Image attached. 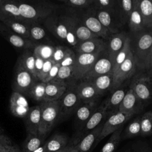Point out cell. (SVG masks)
I'll list each match as a JSON object with an SVG mask.
<instances>
[{
	"label": "cell",
	"mask_w": 152,
	"mask_h": 152,
	"mask_svg": "<svg viewBox=\"0 0 152 152\" xmlns=\"http://www.w3.org/2000/svg\"><path fill=\"white\" fill-rule=\"evenodd\" d=\"M21 16L30 23L44 21L58 9L59 6L46 1H17Z\"/></svg>",
	"instance_id": "1"
},
{
	"label": "cell",
	"mask_w": 152,
	"mask_h": 152,
	"mask_svg": "<svg viewBox=\"0 0 152 152\" xmlns=\"http://www.w3.org/2000/svg\"><path fill=\"white\" fill-rule=\"evenodd\" d=\"M76 11L67 8L66 13L58 15L54 12L43 22L46 28L57 39L65 41L68 30L79 20Z\"/></svg>",
	"instance_id": "2"
},
{
	"label": "cell",
	"mask_w": 152,
	"mask_h": 152,
	"mask_svg": "<svg viewBox=\"0 0 152 152\" xmlns=\"http://www.w3.org/2000/svg\"><path fill=\"white\" fill-rule=\"evenodd\" d=\"M131 46L138 69H143L145 59L152 47V27L134 33Z\"/></svg>",
	"instance_id": "3"
},
{
	"label": "cell",
	"mask_w": 152,
	"mask_h": 152,
	"mask_svg": "<svg viewBox=\"0 0 152 152\" xmlns=\"http://www.w3.org/2000/svg\"><path fill=\"white\" fill-rule=\"evenodd\" d=\"M131 89L145 107L152 100V74L144 69L137 70L131 77Z\"/></svg>",
	"instance_id": "4"
},
{
	"label": "cell",
	"mask_w": 152,
	"mask_h": 152,
	"mask_svg": "<svg viewBox=\"0 0 152 152\" xmlns=\"http://www.w3.org/2000/svg\"><path fill=\"white\" fill-rule=\"evenodd\" d=\"M41 115L38 134L46 137L51 131L56 122L59 120V106L58 100L43 102L39 104Z\"/></svg>",
	"instance_id": "5"
},
{
	"label": "cell",
	"mask_w": 152,
	"mask_h": 152,
	"mask_svg": "<svg viewBox=\"0 0 152 152\" xmlns=\"http://www.w3.org/2000/svg\"><path fill=\"white\" fill-rule=\"evenodd\" d=\"M59 106V119H64L74 113L81 103L75 89V83L68 84L64 94L58 100Z\"/></svg>",
	"instance_id": "6"
},
{
	"label": "cell",
	"mask_w": 152,
	"mask_h": 152,
	"mask_svg": "<svg viewBox=\"0 0 152 152\" xmlns=\"http://www.w3.org/2000/svg\"><path fill=\"white\" fill-rule=\"evenodd\" d=\"M104 52L91 54L75 53L76 59L73 68L72 83L82 81Z\"/></svg>",
	"instance_id": "7"
},
{
	"label": "cell",
	"mask_w": 152,
	"mask_h": 152,
	"mask_svg": "<svg viewBox=\"0 0 152 152\" xmlns=\"http://www.w3.org/2000/svg\"><path fill=\"white\" fill-rule=\"evenodd\" d=\"M37 81V78L31 74L15 64L12 83L13 91L28 96L31 87Z\"/></svg>",
	"instance_id": "8"
},
{
	"label": "cell",
	"mask_w": 152,
	"mask_h": 152,
	"mask_svg": "<svg viewBox=\"0 0 152 152\" xmlns=\"http://www.w3.org/2000/svg\"><path fill=\"white\" fill-rule=\"evenodd\" d=\"M108 116V113L105 110L103 104L102 103L99 106L97 107V109L95 110L93 115L87 121L83 127L78 131H77L75 134L73 136L72 138L69 140V142L72 145H75L83 137L97 128L99 125L103 124L102 122H103V121L107 118Z\"/></svg>",
	"instance_id": "9"
},
{
	"label": "cell",
	"mask_w": 152,
	"mask_h": 152,
	"mask_svg": "<svg viewBox=\"0 0 152 152\" xmlns=\"http://www.w3.org/2000/svg\"><path fill=\"white\" fill-rule=\"evenodd\" d=\"M137 69L136 62L131 50L126 59L119 66L116 72L113 74V82L112 90L113 91L121 87L125 81L131 78L136 72Z\"/></svg>",
	"instance_id": "10"
},
{
	"label": "cell",
	"mask_w": 152,
	"mask_h": 152,
	"mask_svg": "<svg viewBox=\"0 0 152 152\" xmlns=\"http://www.w3.org/2000/svg\"><path fill=\"white\" fill-rule=\"evenodd\" d=\"M132 116L119 111L109 115L103 124L101 132L97 140V144L106 137L122 127L124 124Z\"/></svg>",
	"instance_id": "11"
},
{
	"label": "cell",
	"mask_w": 152,
	"mask_h": 152,
	"mask_svg": "<svg viewBox=\"0 0 152 152\" xmlns=\"http://www.w3.org/2000/svg\"><path fill=\"white\" fill-rule=\"evenodd\" d=\"M81 20L90 30L103 40H108L112 35L97 19L93 7L86 10L81 17Z\"/></svg>",
	"instance_id": "12"
},
{
	"label": "cell",
	"mask_w": 152,
	"mask_h": 152,
	"mask_svg": "<svg viewBox=\"0 0 152 152\" xmlns=\"http://www.w3.org/2000/svg\"><path fill=\"white\" fill-rule=\"evenodd\" d=\"M113 66V64L106 50L96 61L83 80L90 81L99 76L112 74Z\"/></svg>",
	"instance_id": "13"
},
{
	"label": "cell",
	"mask_w": 152,
	"mask_h": 152,
	"mask_svg": "<svg viewBox=\"0 0 152 152\" xmlns=\"http://www.w3.org/2000/svg\"><path fill=\"white\" fill-rule=\"evenodd\" d=\"M0 34L14 47L24 50H33L36 44L29 39H25L14 33L0 21Z\"/></svg>",
	"instance_id": "14"
},
{
	"label": "cell",
	"mask_w": 152,
	"mask_h": 152,
	"mask_svg": "<svg viewBox=\"0 0 152 152\" xmlns=\"http://www.w3.org/2000/svg\"><path fill=\"white\" fill-rule=\"evenodd\" d=\"M144 106L141 100L136 96L134 92L129 89L127 90L121 104L119 105L118 111L134 115L141 112Z\"/></svg>",
	"instance_id": "15"
},
{
	"label": "cell",
	"mask_w": 152,
	"mask_h": 152,
	"mask_svg": "<svg viewBox=\"0 0 152 152\" xmlns=\"http://www.w3.org/2000/svg\"><path fill=\"white\" fill-rule=\"evenodd\" d=\"M30 107L24 96L12 91L10 99V109L11 113L17 117L24 118L28 112Z\"/></svg>",
	"instance_id": "16"
},
{
	"label": "cell",
	"mask_w": 152,
	"mask_h": 152,
	"mask_svg": "<svg viewBox=\"0 0 152 152\" xmlns=\"http://www.w3.org/2000/svg\"><path fill=\"white\" fill-rule=\"evenodd\" d=\"M107 42L100 37H96L78 43L74 49L76 53H96L106 50Z\"/></svg>",
	"instance_id": "17"
},
{
	"label": "cell",
	"mask_w": 152,
	"mask_h": 152,
	"mask_svg": "<svg viewBox=\"0 0 152 152\" xmlns=\"http://www.w3.org/2000/svg\"><path fill=\"white\" fill-rule=\"evenodd\" d=\"M97 107V102L81 103L75 110V122L77 131L80 130Z\"/></svg>",
	"instance_id": "18"
},
{
	"label": "cell",
	"mask_w": 152,
	"mask_h": 152,
	"mask_svg": "<svg viewBox=\"0 0 152 152\" xmlns=\"http://www.w3.org/2000/svg\"><path fill=\"white\" fill-rule=\"evenodd\" d=\"M68 88V84L65 81L53 79L46 84L44 102H55L64 94Z\"/></svg>",
	"instance_id": "19"
},
{
	"label": "cell",
	"mask_w": 152,
	"mask_h": 152,
	"mask_svg": "<svg viewBox=\"0 0 152 152\" xmlns=\"http://www.w3.org/2000/svg\"><path fill=\"white\" fill-rule=\"evenodd\" d=\"M103 124L83 137L75 145L74 147L78 152H91L93 149L97 144V140L101 132Z\"/></svg>",
	"instance_id": "20"
},
{
	"label": "cell",
	"mask_w": 152,
	"mask_h": 152,
	"mask_svg": "<svg viewBox=\"0 0 152 152\" xmlns=\"http://www.w3.org/2000/svg\"><path fill=\"white\" fill-rule=\"evenodd\" d=\"M75 89L81 103L97 102L100 97L93 84L87 81H80L75 83Z\"/></svg>",
	"instance_id": "21"
},
{
	"label": "cell",
	"mask_w": 152,
	"mask_h": 152,
	"mask_svg": "<svg viewBox=\"0 0 152 152\" xmlns=\"http://www.w3.org/2000/svg\"><path fill=\"white\" fill-rule=\"evenodd\" d=\"M95 15L100 23L112 34L118 33L119 26L121 25L116 12H109L106 11L96 10L94 9Z\"/></svg>",
	"instance_id": "22"
},
{
	"label": "cell",
	"mask_w": 152,
	"mask_h": 152,
	"mask_svg": "<svg viewBox=\"0 0 152 152\" xmlns=\"http://www.w3.org/2000/svg\"><path fill=\"white\" fill-rule=\"evenodd\" d=\"M127 37L128 36L124 32L112 34L108 40L106 52L113 64H114L117 55L124 47Z\"/></svg>",
	"instance_id": "23"
},
{
	"label": "cell",
	"mask_w": 152,
	"mask_h": 152,
	"mask_svg": "<svg viewBox=\"0 0 152 152\" xmlns=\"http://www.w3.org/2000/svg\"><path fill=\"white\" fill-rule=\"evenodd\" d=\"M40 115L41 111L39 104L30 107L28 113L24 118L27 134H38Z\"/></svg>",
	"instance_id": "24"
},
{
	"label": "cell",
	"mask_w": 152,
	"mask_h": 152,
	"mask_svg": "<svg viewBox=\"0 0 152 152\" xmlns=\"http://www.w3.org/2000/svg\"><path fill=\"white\" fill-rule=\"evenodd\" d=\"M7 27L23 38L29 39L31 23L17 18H8L1 21Z\"/></svg>",
	"instance_id": "25"
},
{
	"label": "cell",
	"mask_w": 152,
	"mask_h": 152,
	"mask_svg": "<svg viewBox=\"0 0 152 152\" xmlns=\"http://www.w3.org/2000/svg\"><path fill=\"white\" fill-rule=\"evenodd\" d=\"M126 91H127L124 88L119 87L113 90L111 95L102 103L109 115L118 111L119 105L121 104Z\"/></svg>",
	"instance_id": "26"
},
{
	"label": "cell",
	"mask_w": 152,
	"mask_h": 152,
	"mask_svg": "<svg viewBox=\"0 0 152 152\" xmlns=\"http://www.w3.org/2000/svg\"><path fill=\"white\" fill-rule=\"evenodd\" d=\"M128 24L130 30L135 33L144 30L145 28L139 8V0H135L133 9L129 17Z\"/></svg>",
	"instance_id": "27"
},
{
	"label": "cell",
	"mask_w": 152,
	"mask_h": 152,
	"mask_svg": "<svg viewBox=\"0 0 152 152\" xmlns=\"http://www.w3.org/2000/svg\"><path fill=\"white\" fill-rule=\"evenodd\" d=\"M69 143L68 137L62 134H55L44 143L45 152H56L59 151Z\"/></svg>",
	"instance_id": "28"
},
{
	"label": "cell",
	"mask_w": 152,
	"mask_h": 152,
	"mask_svg": "<svg viewBox=\"0 0 152 152\" xmlns=\"http://www.w3.org/2000/svg\"><path fill=\"white\" fill-rule=\"evenodd\" d=\"M8 18L24 20L21 16L17 1L7 0L0 7V21Z\"/></svg>",
	"instance_id": "29"
},
{
	"label": "cell",
	"mask_w": 152,
	"mask_h": 152,
	"mask_svg": "<svg viewBox=\"0 0 152 152\" xmlns=\"http://www.w3.org/2000/svg\"><path fill=\"white\" fill-rule=\"evenodd\" d=\"M16 64L18 65L37 78L35 71V55L31 50H24L18 58Z\"/></svg>",
	"instance_id": "30"
},
{
	"label": "cell",
	"mask_w": 152,
	"mask_h": 152,
	"mask_svg": "<svg viewBox=\"0 0 152 152\" xmlns=\"http://www.w3.org/2000/svg\"><path fill=\"white\" fill-rule=\"evenodd\" d=\"M90 82L96 88L100 96L109 90H112L113 78L112 74H105L99 76L88 81Z\"/></svg>",
	"instance_id": "31"
},
{
	"label": "cell",
	"mask_w": 152,
	"mask_h": 152,
	"mask_svg": "<svg viewBox=\"0 0 152 152\" xmlns=\"http://www.w3.org/2000/svg\"><path fill=\"white\" fill-rule=\"evenodd\" d=\"M135 0L117 1L116 13L119 20L122 24L128 23L129 17L133 9Z\"/></svg>",
	"instance_id": "32"
},
{
	"label": "cell",
	"mask_w": 152,
	"mask_h": 152,
	"mask_svg": "<svg viewBox=\"0 0 152 152\" xmlns=\"http://www.w3.org/2000/svg\"><path fill=\"white\" fill-rule=\"evenodd\" d=\"M45 138L46 137L41 136L38 134H27L26 138L23 144L21 152L34 151L45 143Z\"/></svg>",
	"instance_id": "33"
},
{
	"label": "cell",
	"mask_w": 152,
	"mask_h": 152,
	"mask_svg": "<svg viewBox=\"0 0 152 152\" xmlns=\"http://www.w3.org/2000/svg\"><path fill=\"white\" fill-rule=\"evenodd\" d=\"M75 36L78 44L96 37H99L96 34L90 30L81 21V18H79L75 27Z\"/></svg>",
	"instance_id": "34"
},
{
	"label": "cell",
	"mask_w": 152,
	"mask_h": 152,
	"mask_svg": "<svg viewBox=\"0 0 152 152\" xmlns=\"http://www.w3.org/2000/svg\"><path fill=\"white\" fill-rule=\"evenodd\" d=\"M139 8L145 28L152 27V1L139 0Z\"/></svg>",
	"instance_id": "35"
},
{
	"label": "cell",
	"mask_w": 152,
	"mask_h": 152,
	"mask_svg": "<svg viewBox=\"0 0 152 152\" xmlns=\"http://www.w3.org/2000/svg\"><path fill=\"white\" fill-rule=\"evenodd\" d=\"M141 116H137L134 118L122 131L121 134V139H128L141 135Z\"/></svg>",
	"instance_id": "36"
},
{
	"label": "cell",
	"mask_w": 152,
	"mask_h": 152,
	"mask_svg": "<svg viewBox=\"0 0 152 152\" xmlns=\"http://www.w3.org/2000/svg\"><path fill=\"white\" fill-rule=\"evenodd\" d=\"M123 126L111 134L107 142L103 145L99 152H114L121 140V134Z\"/></svg>",
	"instance_id": "37"
},
{
	"label": "cell",
	"mask_w": 152,
	"mask_h": 152,
	"mask_svg": "<svg viewBox=\"0 0 152 152\" xmlns=\"http://www.w3.org/2000/svg\"><path fill=\"white\" fill-rule=\"evenodd\" d=\"M46 84V83L39 80L36 81L31 87L28 97L40 103L43 102L45 95Z\"/></svg>",
	"instance_id": "38"
},
{
	"label": "cell",
	"mask_w": 152,
	"mask_h": 152,
	"mask_svg": "<svg viewBox=\"0 0 152 152\" xmlns=\"http://www.w3.org/2000/svg\"><path fill=\"white\" fill-rule=\"evenodd\" d=\"M131 50V38L128 36L127 39L125 42V44L124 45V47L121 50V51L118 53L117 55L113 66V71H112V74L116 72V71L118 70L119 66L124 62V61L127 58L129 52Z\"/></svg>",
	"instance_id": "39"
},
{
	"label": "cell",
	"mask_w": 152,
	"mask_h": 152,
	"mask_svg": "<svg viewBox=\"0 0 152 152\" xmlns=\"http://www.w3.org/2000/svg\"><path fill=\"white\" fill-rule=\"evenodd\" d=\"M60 2L66 8L76 11V10H88L92 7L93 0H64Z\"/></svg>",
	"instance_id": "40"
},
{
	"label": "cell",
	"mask_w": 152,
	"mask_h": 152,
	"mask_svg": "<svg viewBox=\"0 0 152 152\" xmlns=\"http://www.w3.org/2000/svg\"><path fill=\"white\" fill-rule=\"evenodd\" d=\"M141 135H151L152 134V110L144 113L140 118Z\"/></svg>",
	"instance_id": "41"
},
{
	"label": "cell",
	"mask_w": 152,
	"mask_h": 152,
	"mask_svg": "<svg viewBox=\"0 0 152 152\" xmlns=\"http://www.w3.org/2000/svg\"><path fill=\"white\" fill-rule=\"evenodd\" d=\"M54 50L55 46L49 45H36L33 51L35 56L46 61L52 59Z\"/></svg>",
	"instance_id": "42"
},
{
	"label": "cell",
	"mask_w": 152,
	"mask_h": 152,
	"mask_svg": "<svg viewBox=\"0 0 152 152\" xmlns=\"http://www.w3.org/2000/svg\"><path fill=\"white\" fill-rule=\"evenodd\" d=\"M46 36V31L40 23H31L29 40L34 43L42 40Z\"/></svg>",
	"instance_id": "43"
},
{
	"label": "cell",
	"mask_w": 152,
	"mask_h": 152,
	"mask_svg": "<svg viewBox=\"0 0 152 152\" xmlns=\"http://www.w3.org/2000/svg\"><path fill=\"white\" fill-rule=\"evenodd\" d=\"M92 7L96 10L106 11L109 12H116L117 1L96 0L93 1Z\"/></svg>",
	"instance_id": "44"
},
{
	"label": "cell",
	"mask_w": 152,
	"mask_h": 152,
	"mask_svg": "<svg viewBox=\"0 0 152 152\" xmlns=\"http://www.w3.org/2000/svg\"><path fill=\"white\" fill-rule=\"evenodd\" d=\"M71 49L62 45L55 46L54 52L53 53L52 59L55 63H59L65 58V56L69 53Z\"/></svg>",
	"instance_id": "45"
},
{
	"label": "cell",
	"mask_w": 152,
	"mask_h": 152,
	"mask_svg": "<svg viewBox=\"0 0 152 152\" xmlns=\"http://www.w3.org/2000/svg\"><path fill=\"white\" fill-rule=\"evenodd\" d=\"M55 63L54 61L52 59H48L44 61V64L43 65V67L40 71V72L39 73V74L37 76V78L40 81H43V80L46 78L47 77L48 73L49 72L50 69L52 68V66Z\"/></svg>",
	"instance_id": "46"
},
{
	"label": "cell",
	"mask_w": 152,
	"mask_h": 152,
	"mask_svg": "<svg viewBox=\"0 0 152 152\" xmlns=\"http://www.w3.org/2000/svg\"><path fill=\"white\" fill-rule=\"evenodd\" d=\"M76 59V53L72 49L65 56V58L60 62L61 66H74Z\"/></svg>",
	"instance_id": "47"
},
{
	"label": "cell",
	"mask_w": 152,
	"mask_h": 152,
	"mask_svg": "<svg viewBox=\"0 0 152 152\" xmlns=\"http://www.w3.org/2000/svg\"><path fill=\"white\" fill-rule=\"evenodd\" d=\"M61 67V65L59 63H55L52 67V68L50 69L49 72L48 73L47 77H46V78L43 80V82L47 83L52 80H53V79H55L58 73L59 69Z\"/></svg>",
	"instance_id": "48"
},
{
	"label": "cell",
	"mask_w": 152,
	"mask_h": 152,
	"mask_svg": "<svg viewBox=\"0 0 152 152\" xmlns=\"http://www.w3.org/2000/svg\"><path fill=\"white\" fill-rule=\"evenodd\" d=\"M148 73L152 74V47L151 48L148 55L145 59L144 69Z\"/></svg>",
	"instance_id": "49"
},
{
	"label": "cell",
	"mask_w": 152,
	"mask_h": 152,
	"mask_svg": "<svg viewBox=\"0 0 152 152\" xmlns=\"http://www.w3.org/2000/svg\"><path fill=\"white\" fill-rule=\"evenodd\" d=\"M44 61H45L42 58L35 56V71L36 73V76H37L39 73L40 72L43 67Z\"/></svg>",
	"instance_id": "50"
},
{
	"label": "cell",
	"mask_w": 152,
	"mask_h": 152,
	"mask_svg": "<svg viewBox=\"0 0 152 152\" xmlns=\"http://www.w3.org/2000/svg\"><path fill=\"white\" fill-rule=\"evenodd\" d=\"M0 144L5 145H12L10 138L4 134L3 132H0Z\"/></svg>",
	"instance_id": "51"
},
{
	"label": "cell",
	"mask_w": 152,
	"mask_h": 152,
	"mask_svg": "<svg viewBox=\"0 0 152 152\" xmlns=\"http://www.w3.org/2000/svg\"><path fill=\"white\" fill-rule=\"evenodd\" d=\"M7 152H21V149L18 148L17 145L12 144L9 146Z\"/></svg>",
	"instance_id": "52"
},
{
	"label": "cell",
	"mask_w": 152,
	"mask_h": 152,
	"mask_svg": "<svg viewBox=\"0 0 152 152\" xmlns=\"http://www.w3.org/2000/svg\"><path fill=\"white\" fill-rule=\"evenodd\" d=\"M10 145H5L0 144V152H7Z\"/></svg>",
	"instance_id": "53"
},
{
	"label": "cell",
	"mask_w": 152,
	"mask_h": 152,
	"mask_svg": "<svg viewBox=\"0 0 152 152\" xmlns=\"http://www.w3.org/2000/svg\"><path fill=\"white\" fill-rule=\"evenodd\" d=\"M72 145V144L69 142V144L66 147H65L64 148H63V149H62V150H61L59 151H56V152H68L70 150V148H71Z\"/></svg>",
	"instance_id": "54"
},
{
	"label": "cell",
	"mask_w": 152,
	"mask_h": 152,
	"mask_svg": "<svg viewBox=\"0 0 152 152\" xmlns=\"http://www.w3.org/2000/svg\"><path fill=\"white\" fill-rule=\"evenodd\" d=\"M33 152H45V147H44V144L42 145L40 147H39L37 149L34 150Z\"/></svg>",
	"instance_id": "55"
},
{
	"label": "cell",
	"mask_w": 152,
	"mask_h": 152,
	"mask_svg": "<svg viewBox=\"0 0 152 152\" xmlns=\"http://www.w3.org/2000/svg\"><path fill=\"white\" fill-rule=\"evenodd\" d=\"M68 152H78V151L76 150L75 148L74 147V145H72V147H71V148H70V150H69Z\"/></svg>",
	"instance_id": "56"
},
{
	"label": "cell",
	"mask_w": 152,
	"mask_h": 152,
	"mask_svg": "<svg viewBox=\"0 0 152 152\" xmlns=\"http://www.w3.org/2000/svg\"><path fill=\"white\" fill-rule=\"evenodd\" d=\"M7 0H0V7Z\"/></svg>",
	"instance_id": "57"
},
{
	"label": "cell",
	"mask_w": 152,
	"mask_h": 152,
	"mask_svg": "<svg viewBox=\"0 0 152 152\" xmlns=\"http://www.w3.org/2000/svg\"><path fill=\"white\" fill-rule=\"evenodd\" d=\"M0 132H3V130H2V129L1 128V126H0Z\"/></svg>",
	"instance_id": "58"
},
{
	"label": "cell",
	"mask_w": 152,
	"mask_h": 152,
	"mask_svg": "<svg viewBox=\"0 0 152 152\" xmlns=\"http://www.w3.org/2000/svg\"><path fill=\"white\" fill-rule=\"evenodd\" d=\"M148 152H152V151H148Z\"/></svg>",
	"instance_id": "59"
},
{
	"label": "cell",
	"mask_w": 152,
	"mask_h": 152,
	"mask_svg": "<svg viewBox=\"0 0 152 152\" xmlns=\"http://www.w3.org/2000/svg\"><path fill=\"white\" fill-rule=\"evenodd\" d=\"M151 137H152V134H151Z\"/></svg>",
	"instance_id": "60"
},
{
	"label": "cell",
	"mask_w": 152,
	"mask_h": 152,
	"mask_svg": "<svg viewBox=\"0 0 152 152\" xmlns=\"http://www.w3.org/2000/svg\"><path fill=\"white\" fill-rule=\"evenodd\" d=\"M151 1H152V0H151Z\"/></svg>",
	"instance_id": "61"
}]
</instances>
